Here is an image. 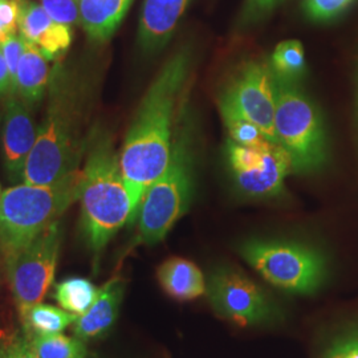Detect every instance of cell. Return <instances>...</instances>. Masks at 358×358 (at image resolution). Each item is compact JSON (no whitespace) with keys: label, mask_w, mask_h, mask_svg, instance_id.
Listing matches in <instances>:
<instances>
[{"label":"cell","mask_w":358,"mask_h":358,"mask_svg":"<svg viewBox=\"0 0 358 358\" xmlns=\"http://www.w3.org/2000/svg\"><path fill=\"white\" fill-rule=\"evenodd\" d=\"M190 66L192 56L187 50H179L164 64L145 93L120 152V165L131 196L134 222L143 194L169 162L174 118Z\"/></svg>","instance_id":"1"},{"label":"cell","mask_w":358,"mask_h":358,"mask_svg":"<svg viewBox=\"0 0 358 358\" xmlns=\"http://www.w3.org/2000/svg\"><path fill=\"white\" fill-rule=\"evenodd\" d=\"M81 80L56 63L48 87V106L27 162L23 183L50 186L75 174L87 152L85 92Z\"/></svg>","instance_id":"2"},{"label":"cell","mask_w":358,"mask_h":358,"mask_svg":"<svg viewBox=\"0 0 358 358\" xmlns=\"http://www.w3.org/2000/svg\"><path fill=\"white\" fill-rule=\"evenodd\" d=\"M78 201L81 230L96 255L127 223L134 222V208L122 177L120 154L103 130L96 129L90 134Z\"/></svg>","instance_id":"3"},{"label":"cell","mask_w":358,"mask_h":358,"mask_svg":"<svg viewBox=\"0 0 358 358\" xmlns=\"http://www.w3.org/2000/svg\"><path fill=\"white\" fill-rule=\"evenodd\" d=\"M194 141L190 124L179 120L165 170L143 194L138 207L136 243L154 245L166 238L192 203Z\"/></svg>","instance_id":"4"},{"label":"cell","mask_w":358,"mask_h":358,"mask_svg":"<svg viewBox=\"0 0 358 358\" xmlns=\"http://www.w3.org/2000/svg\"><path fill=\"white\" fill-rule=\"evenodd\" d=\"M81 170L50 186L17 183L0 194V250L4 259L51 227L80 194Z\"/></svg>","instance_id":"5"},{"label":"cell","mask_w":358,"mask_h":358,"mask_svg":"<svg viewBox=\"0 0 358 358\" xmlns=\"http://www.w3.org/2000/svg\"><path fill=\"white\" fill-rule=\"evenodd\" d=\"M239 252L266 282L288 294H316L328 278L327 257L310 244L252 239Z\"/></svg>","instance_id":"6"},{"label":"cell","mask_w":358,"mask_h":358,"mask_svg":"<svg viewBox=\"0 0 358 358\" xmlns=\"http://www.w3.org/2000/svg\"><path fill=\"white\" fill-rule=\"evenodd\" d=\"M278 143L289 154L294 171L309 173L327 159V136L320 113L297 81L275 76Z\"/></svg>","instance_id":"7"},{"label":"cell","mask_w":358,"mask_h":358,"mask_svg":"<svg viewBox=\"0 0 358 358\" xmlns=\"http://www.w3.org/2000/svg\"><path fill=\"white\" fill-rule=\"evenodd\" d=\"M62 242L63 230L57 220L32 243L4 259L10 288L19 313L40 303L51 289Z\"/></svg>","instance_id":"8"},{"label":"cell","mask_w":358,"mask_h":358,"mask_svg":"<svg viewBox=\"0 0 358 358\" xmlns=\"http://www.w3.org/2000/svg\"><path fill=\"white\" fill-rule=\"evenodd\" d=\"M226 159L236 189L254 199L279 196L285 178L294 173L289 154L275 142L244 146L229 140Z\"/></svg>","instance_id":"9"},{"label":"cell","mask_w":358,"mask_h":358,"mask_svg":"<svg viewBox=\"0 0 358 358\" xmlns=\"http://www.w3.org/2000/svg\"><path fill=\"white\" fill-rule=\"evenodd\" d=\"M206 294L217 315L241 327L268 324L280 317L279 308L266 289L239 269L213 271Z\"/></svg>","instance_id":"10"},{"label":"cell","mask_w":358,"mask_h":358,"mask_svg":"<svg viewBox=\"0 0 358 358\" xmlns=\"http://www.w3.org/2000/svg\"><path fill=\"white\" fill-rule=\"evenodd\" d=\"M242 115L257 125L269 141L278 143L275 134L276 90L268 62H245L231 78L223 93Z\"/></svg>","instance_id":"11"},{"label":"cell","mask_w":358,"mask_h":358,"mask_svg":"<svg viewBox=\"0 0 358 358\" xmlns=\"http://www.w3.org/2000/svg\"><path fill=\"white\" fill-rule=\"evenodd\" d=\"M38 138V129L27 105L17 94L8 96L3 122L4 169L13 183H23L29 154Z\"/></svg>","instance_id":"12"},{"label":"cell","mask_w":358,"mask_h":358,"mask_svg":"<svg viewBox=\"0 0 358 358\" xmlns=\"http://www.w3.org/2000/svg\"><path fill=\"white\" fill-rule=\"evenodd\" d=\"M16 4L20 35L35 44L48 62L63 59L73 38L72 27L55 22L43 6L32 0H16Z\"/></svg>","instance_id":"13"},{"label":"cell","mask_w":358,"mask_h":358,"mask_svg":"<svg viewBox=\"0 0 358 358\" xmlns=\"http://www.w3.org/2000/svg\"><path fill=\"white\" fill-rule=\"evenodd\" d=\"M127 282L115 275L100 287L94 304L87 313L73 322V333L80 340L90 343L101 338L109 332L118 319L120 309L125 296Z\"/></svg>","instance_id":"14"},{"label":"cell","mask_w":358,"mask_h":358,"mask_svg":"<svg viewBox=\"0 0 358 358\" xmlns=\"http://www.w3.org/2000/svg\"><path fill=\"white\" fill-rule=\"evenodd\" d=\"M190 0H145L142 7L138 44L146 53L164 48L186 11Z\"/></svg>","instance_id":"15"},{"label":"cell","mask_w":358,"mask_h":358,"mask_svg":"<svg viewBox=\"0 0 358 358\" xmlns=\"http://www.w3.org/2000/svg\"><path fill=\"white\" fill-rule=\"evenodd\" d=\"M162 291L177 301H192L207 292V282L196 264L185 257H169L158 268Z\"/></svg>","instance_id":"16"},{"label":"cell","mask_w":358,"mask_h":358,"mask_svg":"<svg viewBox=\"0 0 358 358\" xmlns=\"http://www.w3.org/2000/svg\"><path fill=\"white\" fill-rule=\"evenodd\" d=\"M133 0H77L80 24L90 40L103 43L113 36Z\"/></svg>","instance_id":"17"},{"label":"cell","mask_w":358,"mask_h":358,"mask_svg":"<svg viewBox=\"0 0 358 358\" xmlns=\"http://www.w3.org/2000/svg\"><path fill=\"white\" fill-rule=\"evenodd\" d=\"M26 40V38H24ZM51 71L48 60L35 44L26 40L24 53L20 59L16 75L17 96L27 105H36L48 93Z\"/></svg>","instance_id":"18"},{"label":"cell","mask_w":358,"mask_h":358,"mask_svg":"<svg viewBox=\"0 0 358 358\" xmlns=\"http://www.w3.org/2000/svg\"><path fill=\"white\" fill-rule=\"evenodd\" d=\"M23 325V332L38 334L63 333L68 327L73 325L77 316L60 307L45 303H36L19 313Z\"/></svg>","instance_id":"19"},{"label":"cell","mask_w":358,"mask_h":358,"mask_svg":"<svg viewBox=\"0 0 358 358\" xmlns=\"http://www.w3.org/2000/svg\"><path fill=\"white\" fill-rule=\"evenodd\" d=\"M99 291L90 279L72 276L56 282L52 296L59 307L80 317L94 304Z\"/></svg>","instance_id":"20"},{"label":"cell","mask_w":358,"mask_h":358,"mask_svg":"<svg viewBox=\"0 0 358 358\" xmlns=\"http://www.w3.org/2000/svg\"><path fill=\"white\" fill-rule=\"evenodd\" d=\"M219 112L223 124L229 131V140L231 141L244 146L269 141L260 128L252 121H250L245 115H242L239 109L224 94L219 97Z\"/></svg>","instance_id":"21"},{"label":"cell","mask_w":358,"mask_h":358,"mask_svg":"<svg viewBox=\"0 0 358 358\" xmlns=\"http://www.w3.org/2000/svg\"><path fill=\"white\" fill-rule=\"evenodd\" d=\"M26 334L35 348L38 358H88L87 343L76 336L69 337L63 333Z\"/></svg>","instance_id":"22"},{"label":"cell","mask_w":358,"mask_h":358,"mask_svg":"<svg viewBox=\"0 0 358 358\" xmlns=\"http://www.w3.org/2000/svg\"><path fill=\"white\" fill-rule=\"evenodd\" d=\"M269 65L275 76L297 81L307 68L301 43L296 40H285L280 43L272 53Z\"/></svg>","instance_id":"23"},{"label":"cell","mask_w":358,"mask_h":358,"mask_svg":"<svg viewBox=\"0 0 358 358\" xmlns=\"http://www.w3.org/2000/svg\"><path fill=\"white\" fill-rule=\"evenodd\" d=\"M320 358H358V324L337 334Z\"/></svg>","instance_id":"24"},{"label":"cell","mask_w":358,"mask_h":358,"mask_svg":"<svg viewBox=\"0 0 358 358\" xmlns=\"http://www.w3.org/2000/svg\"><path fill=\"white\" fill-rule=\"evenodd\" d=\"M41 6L45 13L60 24L68 27L80 24L77 0H41Z\"/></svg>","instance_id":"25"},{"label":"cell","mask_w":358,"mask_h":358,"mask_svg":"<svg viewBox=\"0 0 358 358\" xmlns=\"http://www.w3.org/2000/svg\"><path fill=\"white\" fill-rule=\"evenodd\" d=\"M353 0H304V10L316 22L332 20L344 13Z\"/></svg>","instance_id":"26"},{"label":"cell","mask_w":358,"mask_h":358,"mask_svg":"<svg viewBox=\"0 0 358 358\" xmlns=\"http://www.w3.org/2000/svg\"><path fill=\"white\" fill-rule=\"evenodd\" d=\"M24 47H26V40L20 35L13 34L10 36L0 41V48L3 52V56L6 59V63L10 71V76L13 81V92L15 94H17L16 92V75H17V66L20 63V59L24 53Z\"/></svg>","instance_id":"27"},{"label":"cell","mask_w":358,"mask_h":358,"mask_svg":"<svg viewBox=\"0 0 358 358\" xmlns=\"http://www.w3.org/2000/svg\"><path fill=\"white\" fill-rule=\"evenodd\" d=\"M0 358H38L26 333H17L0 346Z\"/></svg>","instance_id":"28"},{"label":"cell","mask_w":358,"mask_h":358,"mask_svg":"<svg viewBox=\"0 0 358 358\" xmlns=\"http://www.w3.org/2000/svg\"><path fill=\"white\" fill-rule=\"evenodd\" d=\"M17 4L16 0H0V41L16 34Z\"/></svg>","instance_id":"29"},{"label":"cell","mask_w":358,"mask_h":358,"mask_svg":"<svg viewBox=\"0 0 358 358\" xmlns=\"http://www.w3.org/2000/svg\"><path fill=\"white\" fill-rule=\"evenodd\" d=\"M282 0H245L244 11L242 13L244 23L256 22L260 17L273 10Z\"/></svg>","instance_id":"30"},{"label":"cell","mask_w":358,"mask_h":358,"mask_svg":"<svg viewBox=\"0 0 358 358\" xmlns=\"http://www.w3.org/2000/svg\"><path fill=\"white\" fill-rule=\"evenodd\" d=\"M13 94H15V92H13L10 71H8L6 59H4L3 52L0 48V97H8Z\"/></svg>","instance_id":"31"},{"label":"cell","mask_w":358,"mask_h":358,"mask_svg":"<svg viewBox=\"0 0 358 358\" xmlns=\"http://www.w3.org/2000/svg\"><path fill=\"white\" fill-rule=\"evenodd\" d=\"M88 358H100L97 355H90V356H88Z\"/></svg>","instance_id":"32"},{"label":"cell","mask_w":358,"mask_h":358,"mask_svg":"<svg viewBox=\"0 0 358 358\" xmlns=\"http://www.w3.org/2000/svg\"><path fill=\"white\" fill-rule=\"evenodd\" d=\"M0 194H1V192H0Z\"/></svg>","instance_id":"33"}]
</instances>
